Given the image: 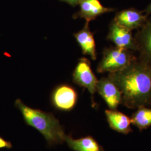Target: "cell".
I'll use <instances>...</instances> for the list:
<instances>
[{"instance_id":"cell-1","label":"cell","mask_w":151,"mask_h":151,"mask_svg":"<svg viewBox=\"0 0 151 151\" xmlns=\"http://www.w3.org/2000/svg\"><path fill=\"white\" fill-rule=\"evenodd\" d=\"M122 93V102L130 109L145 106L151 101V74L132 68L110 77Z\"/></svg>"},{"instance_id":"cell-11","label":"cell","mask_w":151,"mask_h":151,"mask_svg":"<svg viewBox=\"0 0 151 151\" xmlns=\"http://www.w3.org/2000/svg\"><path fill=\"white\" fill-rule=\"evenodd\" d=\"M109 38L118 48H125L132 44V38L129 29L117 23L112 25L109 34Z\"/></svg>"},{"instance_id":"cell-3","label":"cell","mask_w":151,"mask_h":151,"mask_svg":"<svg viewBox=\"0 0 151 151\" xmlns=\"http://www.w3.org/2000/svg\"><path fill=\"white\" fill-rule=\"evenodd\" d=\"M96 91L106 103L110 110H115L122 102V93L113 80L103 78L97 82Z\"/></svg>"},{"instance_id":"cell-16","label":"cell","mask_w":151,"mask_h":151,"mask_svg":"<svg viewBox=\"0 0 151 151\" xmlns=\"http://www.w3.org/2000/svg\"><path fill=\"white\" fill-rule=\"evenodd\" d=\"M61 1H64L65 2H67L70 5L75 6L79 4V3L81 0H61Z\"/></svg>"},{"instance_id":"cell-8","label":"cell","mask_w":151,"mask_h":151,"mask_svg":"<svg viewBox=\"0 0 151 151\" xmlns=\"http://www.w3.org/2000/svg\"><path fill=\"white\" fill-rule=\"evenodd\" d=\"M65 142L73 151H105L91 136L73 139L71 135H66Z\"/></svg>"},{"instance_id":"cell-13","label":"cell","mask_w":151,"mask_h":151,"mask_svg":"<svg viewBox=\"0 0 151 151\" xmlns=\"http://www.w3.org/2000/svg\"><path fill=\"white\" fill-rule=\"evenodd\" d=\"M131 123L140 131L148 129L151 126V109L142 106L132 115Z\"/></svg>"},{"instance_id":"cell-12","label":"cell","mask_w":151,"mask_h":151,"mask_svg":"<svg viewBox=\"0 0 151 151\" xmlns=\"http://www.w3.org/2000/svg\"><path fill=\"white\" fill-rule=\"evenodd\" d=\"M144 17L134 10H126L120 12L116 18L117 24L128 29L137 27L143 20Z\"/></svg>"},{"instance_id":"cell-7","label":"cell","mask_w":151,"mask_h":151,"mask_svg":"<svg viewBox=\"0 0 151 151\" xmlns=\"http://www.w3.org/2000/svg\"><path fill=\"white\" fill-rule=\"evenodd\" d=\"M105 115L109 125L111 129L119 133L128 134L133 130L130 125V118L117 110H106Z\"/></svg>"},{"instance_id":"cell-17","label":"cell","mask_w":151,"mask_h":151,"mask_svg":"<svg viewBox=\"0 0 151 151\" xmlns=\"http://www.w3.org/2000/svg\"><path fill=\"white\" fill-rule=\"evenodd\" d=\"M150 11H151V6H150Z\"/></svg>"},{"instance_id":"cell-2","label":"cell","mask_w":151,"mask_h":151,"mask_svg":"<svg viewBox=\"0 0 151 151\" xmlns=\"http://www.w3.org/2000/svg\"><path fill=\"white\" fill-rule=\"evenodd\" d=\"M15 105L22 113L26 124L41 133L49 145L54 146L65 142L67 134L53 114L30 108L20 99L16 100Z\"/></svg>"},{"instance_id":"cell-10","label":"cell","mask_w":151,"mask_h":151,"mask_svg":"<svg viewBox=\"0 0 151 151\" xmlns=\"http://www.w3.org/2000/svg\"><path fill=\"white\" fill-rule=\"evenodd\" d=\"M74 36L80 44L83 53L89 55L93 60H95L96 55L95 40L87 25L80 32L75 34Z\"/></svg>"},{"instance_id":"cell-15","label":"cell","mask_w":151,"mask_h":151,"mask_svg":"<svg viewBox=\"0 0 151 151\" xmlns=\"http://www.w3.org/2000/svg\"><path fill=\"white\" fill-rule=\"evenodd\" d=\"M12 145L10 142L5 140L4 138L0 137V149L2 148H11Z\"/></svg>"},{"instance_id":"cell-4","label":"cell","mask_w":151,"mask_h":151,"mask_svg":"<svg viewBox=\"0 0 151 151\" xmlns=\"http://www.w3.org/2000/svg\"><path fill=\"white\" fill-rule=\"evenodd\" d=\"M73 81L77 85L86 88L92 95L96 91L98 80L86 59L80 60L77 65L73 73Z\"/></svg>"},{"instance_id":"cell-9","label":"cell","mask_w":151,"mask_h":151,"mask_svg":"<svg viewBox=\"0 0 151 151\" xmlns=\"http://www.w3.org/2000/svg\"><path fill=\"white\" fill-rule=\"evenodd\" d=\"M79 5L80 11L78 15L85 18L87 22L110 11V9L103 6L99 0H81Z\"/></svg>"},{"instance_id":"cell-5","label":"cell","mask_w":151,"mask_h":151,"mask_svg":"<svg viewBox=\"0 0 151 151\" xmlns=\"http://www.w3.org/2000/svg\"><path fill=\"white\" fill-rule=\"evenodd\" d=\"M129 62L128 55L124 48H118L106 51L99 65L98 71L114 72L123 69Z\"/></svg>"},{"instance_id":"cell-14","label":"cell","mask_w":151,"mask_h":151,"mask_svg":"<svg viewBox=\"0 0 151 151\" xmlns=\"http://www.w3.org/2000/svg\"><path fill=\"white\" fill-rule=\"evenodd\" d=\"M145 47L147 52L151 54V29L147 33L145 38Z\"/></svg>"},{"instance_id":"cell-6","label":"cell","mask_w":151,"mask_h":151,"mask_svg":"<svg viewBox=\"0 0 151 151\" xmlns=\"http://www.w3.org/2000/svg\"><path fill=\"white\" fill-rule=\"evenodd\" d=\"M52 100L53 105L58 110L70 111L76 104L77 93L73 87L62 85L54 90Z\"/></svg>"}]
</instances>
